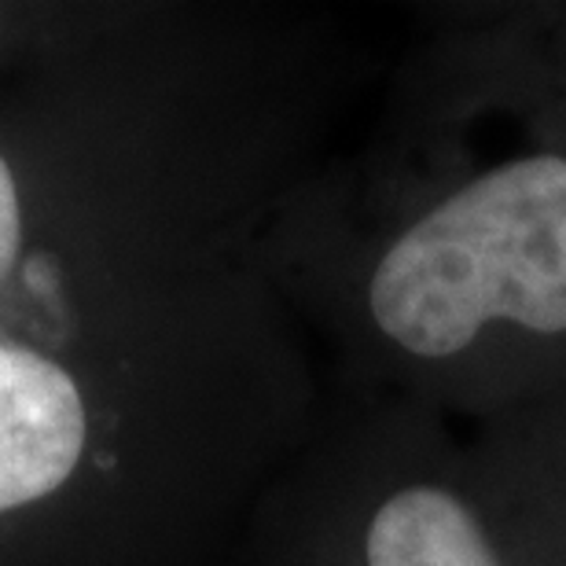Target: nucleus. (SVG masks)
<instances>
[{"mask_svg": "<svg viewBox=\"0 0 566 566\" xmlns=\"http://www.w3.org/2000/svg\"><path fill=\"white\" fill-rule=\"evenodd\" d=\"M88 412L49 357L0 343V512L55 493L85 457Z\"/></svg>", "mask_w": 566, "mask_h": 566, "instance_id": "4", "label": "nucleus"}, {"mask_svg": "<svg viewBox=\"0 0 566 566\" xmlns=\"http://www.w3.org/2000/svg\"><path fill=\"white\" fill-rule=\"evenodd\" d=\"M302 566H504L457 423L357 398L316 468Z\"/></svg>", "mask_w": 566, "mask_h": 566, "instance_id": "2", "label": "nucleus"}, {"mask_svg": "<svg viewBox=\"0 0 566 566\" xmlns=\"http://www.w3.org/2000/svg\"><path fill=\"white\" fill-rule=\"evenodd\" d=\"M335 251L360 398L485 423L566 387V151L446 22L382 111Z\"/></svg>", "mask_w": 566, "mask_h": 566, "instance_id": "1", "label": "nucleus"}, {"mask_svg": "<svg viewBox=\"0 0 566 566\" xmlns=\"http://www.w3.org/2000/svg\"><path fill=\"white\" fill-rule=\"evenodd\" d=\"M19 235H22V218H19V191L11 180L8 163L0 158V280L11 273L19 254Z\"/></svg>", "mask_w": 566, "mask_h": 566, "instance_id": "6", "label": "nucleus"}, {"mask_svg": "<svg viewBox=\"0 0 566 566\" xmlns=\"http://www.w3.org/2000/svg\"><path fill=\"white\" fill-rule=\"evenodd\" d=\"M463 441L504 566H566V387L474 423Z\"/></svg>", "mask_w": 566, "mask_h": 566, "instance_id": "3", "label": "nucleus"}, {"mask_svg": "<svg viewBox=\"0 0 566 566\" xmlns=\"http://www.w3.org/2000/svg\"><path fill=\"white\" fill-rule=\"evenodd\" d=\"M452 30L485 77L566 151V4L449 8Z\"/></svg>", "mask_w": 566, "mask_h": 566, "instance_id": "5", "label": "nucleus"}]
</instances>
